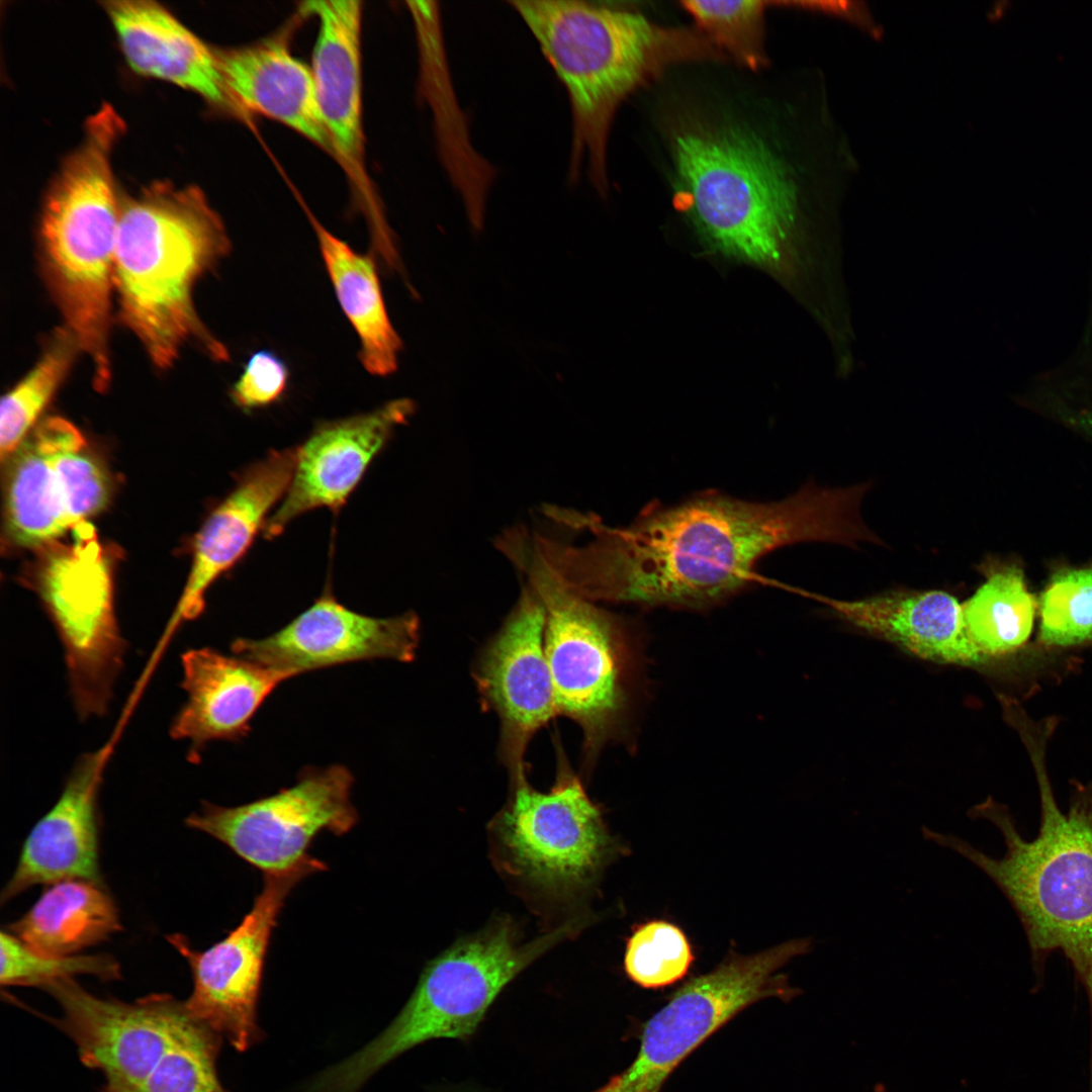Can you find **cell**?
Wrapping results in <instances>:
<instances>
[{"mask_svg": "<svg viewBox=\"0 0 1092 1092\" xmlns=\"http://www.w3.org/2000/svg\"><path fill=\"white\" fill-rule=\"evenodd\" d=\"M871 487L807 483L765 503L710 490L672 506L652 504L625 527L587 514L586 542L540 534L535 547L569 590L590 602L704 611L747 588L757 563L781 547L883 545L860 514Z\"/></svg>", "mask_w": 1092, "mask_h": 1092, "instance_id": "cell-2", "label": "cell"}, {"mask_svg": "<svg viewBox=\"0 0 1092 1092\" xmlns=\"http://www.w3.org/2000/svg\"><path fill=\"white\" fill-rule=\"evenodd\" d=\"M230 251L221 218L196 186L155 182L121 201L113 289L123 324L156 366L172 365L191 341L229 360L200 321L193 290Z\"/></svg>", "mask_w": 1092, "mask_h": 1092, "instance_id": "cell-5", "label": "cell"}, {"mask_svg": "<svg viewBox=\"0 0 1092 1092\" xmlns=\"http://www.w3.org/2000/svg\"><path fill=\"white\" fill-rule=\"evenodd\" d=\"M1035 647L1067 651L1092 644V568L1052 576L1037 599Z\"/></svg>", "mask_w": 1092, "mask_h": 1092, "instance_id": "cell-31", "label": "cell"}, {"mask_svg": "<svg viewBox=\"0 0 1092 1092\" xmlns=\"http://www.w3.org/2000/svg\"><path fill=\"white\" fill-rule=\"evenodd\" d=\"M310 221L338 301L360 341L361 363L372 375L392 374L402 343L386 310L373 257L354 251L311 215Z\"/></svg>", "mask_w": 1092, "mask_h": 1092, "instance_id": "cell-25", "label": "cell"}, {"mask_svg": "<svg viewBox=\"0 0 1092 1092\" xmlns=\"http://www.w3.org/2000/svg\"><path fill=\"white\" fill-rule=\"evenodd\" d=\"M694 26L733 65L760 72L768 68L765 49V11L770 1L680 2Z\"/></svg>", "mask_w": 1092, "mask_h": 1092, "instance_id": "cell-29", "label": "cell"}, {"mask_svg": "<svg viewBox=\"0 0 1092 1092\" xmlns=\"http://www.w3.org/2000/svg\"><path fill=\"white\" fill-rule=\"evenodd\" d=\"M74 336L66 329L57 332L32 369L2 398L0 454L9 458L25 441L79 351Z\"/></svg>", "mask_w": 1092, "mask_h": 1092, "instance_id": "cell-30", "label": "cell"}, {"mask_svg": "<svg viewBox=\"0 0 1092 1092\" xmlns=\"http://www.w3.org/2000/svg\"><path fill=\"white\" fill-rule=\"evenodd\" d=\"M810 596L846 623L921 659L984 662L966 634L962 604L944 590L893 589L849 601Z\"/></svg>", "mask_w": 1092, "mask_h": 1092, "instance_id": "cell-21", "label": "cell"}, {"mask_svg": "<svg viewBox=\"0 0 1092 1092\" xmlns=\"http://www.w3.org/2000/svg\"><path fill=\"white\" fill-rule=\"evenodd\" d=\"M120 136L118 126L107 119L86 123L81 144L49 188L40 218L50 289L65 328L92 364L99 391L111 380L108 333L121 206L111 158Z\"/></svg>", "mask_w": 1092, "mask_h": 1092, "instance_id": "cell-6", "label": "cell"}, {"mask_svg": "<svg viewBox=\"0 0 1092 1092\" xmlns=\"http://www.w3.org/2000/svg\"><path fill=\"white\" fill-rule=\"evenodd\" d=\"M3 986H36L76 975H93L102 980L120 978V966L109 954L47 957L29 949L8 931L0 934Z\"/></svg>", "mask_w": 1092, "mask_h": 1092, "instance_id": "cell-34", "label": "cell"}, {"mask_svg": "<svg viewBox=\"0 0 1092 1092\" xmlns=\"http://www.w3.org/2000/svg\"><path fill=\"white\" fill-rule=\"evenodd\" d=\"M419 641L420 620L415 613L388 618L366 616L342 605L326 589L282 629L262 639H236L231 650L291 678L361 660L410 662Z\"/></svg>", "mask_w": 1092, "mask_h": 1092, "instance_id": "cell-16", "label": "cell"}, {"mask_svg": "<svg viewBox=\"0 0 1092 1092\" xmlns=\"http://www.w3.org/2000/svg\"><path fill=\"white\" fill-rule=\"evenodd\" d=\"M545 622L543 603L526 582L475 670L483 704L500 722V757L511 778L526 774L531 738L557 715L545 654Z\"/></svg>", "mask_w": 1092, "mask_h": 1092, "instance_id": "cell-15", "label": "cell"}, {"mask_svg": "<svg viewBox=\"0 0 1092 1092\" xmlns=\"http://www.w3.org/2000/svg\"><path fill=\"white\" fill-rule=\"evenodd\" d=\"M984 582L962 604L966 634L984 662L1011 655L1032 634L1037 599L1015 565L985 561Z\"/></svg>", "mask_w": 1092, "mask_h": 1092, "instance_id": "cell-28", "label": "cell"}, {"mask_svg": "<svg viewBox=\"0 0 1092 1092\" xmlns=\"http://www.w3.org/2000/svg\"><path fill=\"white\" fill-rule=\"evenodd\" d=\"M301 9L318 20L312 75L318 108L333 150L349 170L363 166L361 28L358 0L306 1Z\"/></svg>", "mask_w": 1092, "mask_h": 1092, "instance_id": "cell-22", "label": "cell"}, {"mask_svg": "<svg viewBox=\"0 0 1092 1092\" xmlns=\"http://www.w3.org/2000/svg\"><path fill=\"white\" fill-rule=\"evenodd\" d=\"M693 961L684 931L667 921L652 920L638 925L628 938L624 969L638 986L659 989L682 979Z\"/></svg>", "mask_w": 1092, "mask_h": 1092, "instance_id": "cell-32", "label": "cell"}, {"mask_svg": "<svg viewBox=\"0 0 1092 1092\" xmlns=\"http://www.w3.org/2000/svg\"><path fill=\"white\" fill-rule=\"evenodd\" d=\"M510 4L564 85L572 114L570 173L583 160L594 186L608 188L607 153L621 104L671 68L727 59L695 26L660 24L639 11L577 0Z\"/></svg>", "mask_w": 1092, "mask_h": 1092, "instance_id": "cell-4", "label": "cell"}, {"mask_svg": "<svg viewBox=\"0 0 1092 1092\" xmlns=\"http://www.w3.org/2000/svg\"><path fill=\"white\" fill-rule=\"evenodd\" d=\"M221 1036L198 1024L128 1092H225L216 1072Z\"/></svg>", "mask_w": 1092, "mask_h": 1092, "instance_id": "cell-33", "label": "cell"}, {"mask_svg": "<svg viewBox=\"0 0 1092 1092\" xmlns=\"http://www.w3.org/2000/svg\"><path fill=\"white\" fill-rule=\"evenodd\" d=\"M806 953L805 939H790L753 954H730L685 983L643 1025L633 1063L599 1092H659L692 1052L746 1007L765 998L797 997L801 990L780 971Z\"/></svg>", "mask_w": 1092, "mask_h": 1092, "instance_id": "cell-11", "label": "cell"}, {"mask_svg": "<svg viewBox=\"0 0 1092 1092\" xmlns=\"http://www.w3.org/2000/svg\"><path fill=\"white\" fill-rule=\"evenodd\" d=\"M572 929L565 924L523 943L516 924L500 917L459 940L426 966L411 998L386 1029L323 1071L306 1092H357L383 1066L420 1043L469 1036L502 990Z\"/></svg>", "mask_w": 1092, "mask_h": 1092, "instance_id": "cell-8", "label": "cell"}, {"mask_svg": "<svg viewBox=\"0 0 1092 1092\" xmlns=\"http://www.w3.org/2000/svg\"><path fill=\"white\" fill-rule=\"evenodd\" d=\"M353 783L350 770L340 764L306 768L293 786L244 805L203 802L185 823L222 842L263 874L280 873L306 860L320 833L342 836L357 824Z\"/></svg>", "mask_w": 1092, "mask_h": 1092, "instance_id": "cell-12", "label": "cell"}, {"mask_svg": "<svg viewBox=\"0 0 1092 1092\" xmlns=\"http://www.w3.org/2000/svg\"><path fill=\"white\" fill-rule=\"evenodd\" d=\"M124 723L120 720L105 743L76 759L56 804L25 839L2 903L36 885L67 880L100 884L98 798Z\"/></svg>", "mask_w": 1092, "mask_h": 1092, "instance_id": "cell-18", "label": "cell"}, {"mask_svg": "<svg viewBox=\"0 0 1092 1092\" xmlns=\"http://www.w3.org/2000/svg\"><path fill=\"white\" fill-rule=\"evenodd\" d=\"M217 55L232 109L268 116L334 152L318 108L312 70L283 40L269 39Z\"/></svg>", "mask_w": 1092, "mask_h": 1092, "instance_id": "cell-24", "label": "cell"}, {"mask_svg": "<svg viewBox=\"0 0 1092 1092\" xmlns=\"http://www.w3.org/2000/svg\"><path fill=\"white\" fill-rule=\"evenodd\" d=\"M59 1004L55 1024L77 1048L81 1062L100 1071L99 1092H128L139 1086L198 1024L185 1001L153 994L124 1002L97 997L73 978L42 987Z\"/></svg>", "mask_w": 1092, "mask_h": 1092, "instance_id": "cell-14", "label": "cell"}, {"mask_svg": "<svg viewBox=\"0 0 1092 1092\" xmlns=\"http://www.w3.org/2000/svg\"><path fill=\"white\" fill-rule=\"evenodd\" d=\"M414 410L411 399L399 398L370 413L320 423L297 447L291 482L265 525L264 538H276L291 521L314 509L338 512Z\"/></svg>", "mask_w": 1092, "mask_h": 1092, "instance_id": "cell-17", "label": "cell"}, {"mask_svg": "<svg viewBox=\"0 0 1092 1092\" xmlns=\"http://www.w3.org/2000/svg\"><path fill=\"white\" fill-rule=\"evenodd\" d=\"M181 666L180 687L186 700L171 722L170 736L187 741L188 760L193 763L209 742L246 736L266 698L289 679L283 672L210 647L185 651Z\"/></svg>", "mask_w": 1092, "mask_h": 1092, "instance_id": "cell-20", "label": "cell"}, {"mask_svg": "<svg viewBox=\"0 0 1092 1092\" xmlns=\"http://www.w3.org/2000/svg\"><path fill=\"white\" fill-rule=\"evenodd\" d=\"M5 529L17 547L48 545L74 526L48 441L37 427L8 458Z\"/></svg>", "mask_w": 1092, "mask_h": 1092, "instance_id": "cell-27", "label": "cell"}, {"mask_svg": "<svg viewBox=\"0 0 1092 1092\" xmlns=\"http://www.w3.org/2000/svg\"><path fill=\"white\" fill-rule=\"evenodd\" d=\"M490 834L499 868L556 900L587 887L612 846L600 808L563 755L547 792L534 789L527 774L512 778L509 801L493 818Z\"/></svg>", "mask_w": 1092, "mask_h": 1092, "instance_id": "cell-9", "label": "cell"}, {"mask_svg": "<svg viewBox=\"0 0 1092 1092\" xmlns=\"http://www.w3.org/2000/svg\"><path fill=\"white\" fill-rule=\"evenodd\" d=\"M288 379L285 362L269 350H259L247 360L231 389V397L245 412L266 407L282 397Z\"/></svg>", "mask_w": 1092, "mask_h": 1092, "instance_id": "cell-35", "label": "cell"}, {"mask_svg": "<svg viewBox=\"0 0 1092 1092\" xmlns=\"http://www.w3.org/2000/svg\"><path fill=\"white\" fill-rule=\"evenodd\" d=\"M1058 723L1054 716L1034 720L1026 711L1010 720L1037 783L1040 822L1035 838L1024 839L1008 808L991 797L968 814L997 827L1006 846L1001 858L956 835L926 826L921 831L925 840L953 850L979 868L1005 895L1025 932L1038 982L1048 957L1057 950L1065 956L1086 991L1092 1023V782H1076L1068 812L1060 809L1045 759Z\"/></svg>", "mask_w": 1092, "mask_h": 1092, "instance_id": "cell-3", "label": "cell"}, {"mask_svg": "<svg viewBox=\"0 0 1092 1092\" xmlns=\"http://www.w3.org/2000/svg\"><path fill=\"white\" fill-rule=\"evenodd\" d=\"M74 542L48 549L33 585L64 650L70 696L81 720L104 716L127 642L115 615L110 557L87 523Z\"/></svg>", "mask_w": 1092, "mask_h": 1092, "instance_id": "cell-10", "label": "cell"}, {"mask_svg": "<svg viewBox=\"0 0 1092 1092\" xmlns=\"http://www.w3.org/2000/svg\"><path fill=\"white\" fill-rule=\"evenodd\" d=\"M121 929L117 908L100 884L67 880L51 885L8 932L32 951L71 957Z\"/></svg>", "mask_w": 1092, "mask_h": 1092, "instance_id": "cell-26", "label": "cell"}, {"mask_svg": "<svg viewBox=\"0 0 1092 1092\" xmlns=\"http://www.w3.org/2000/svg\"><path fill=\"white\" fill-rule=\"evenodd\" d=\"M653 85L652 123L675 209L712 251L769 266L808 199L843 196L856 163L817 72L782 88L743 70Z\"/></svg>", "mask_w": 1092, "mask_h": 1092, "instance_id": "cell-1", "label": "cell"}, {"mask_svg": "<svg viewBox=\"0 0 1092 1092\" xmlns=\"http://www.w3.org/2000/svg\"><path fill=\"white\" fill-rule=\"evenodd\" d=\"M541 599L545 654L558 715L582 730L590 764L623 730L638 674L636 649L623 620L569 590L534 549L524 527L495 540Z\"/></svg>", "mask_w": 1092, "mask_h": 1092, "instance_id": "cell-7", "label": "cell"}, {"mask_svg": "<svg viewBox=\"0 0 1092 1092\" xmlns=\"http://www.w3.org/2000/svg\"><path fill=\"white\" fill-rule=\"evenodd\" d=\"M775 3L781 6H789L802 9L818 10L823 12H830L834 15H840L846 17L850 22L856 23L859 27L876 35L878 32L876 24L873 22L872 16L867 8L860 7L861 2L853 1H778Z\"/></svg>", "mask_w": 1092, "mask_h": 1092, "instance_id": "cell-36", "label": "cell"}, {"mask_svg": "<svg viewBox=\"0 0 1092 1092\" xmlns=\"http://www.w3.org/2000/svg\"><path fill=\"white\" fill-rule=\"evenodd\" d=\"M326 870L324 861L310 855L290 870L264 874L263 887L251 910L222 939L204 950L193 949L182 934L168 936L191 969L193 989L185 1001L188 1010L226 1037L239 1052L249 1049L260 1036L257 1004L270 939L281 910L298 883Z\"/></svg>", "mask_w": 1092, "mask_h": 1092, "instance_id": "cell-13", "label": "cell"}, {"mask_svg": "<svg viewBox=\"0 0 1092 1092\" xmlns=\"http://www.w3.org/2000/svg\"><path fill=\"white\" fill-rule=\"evenodd\" d=\"M297 447L271 450L246 467L234 488L210 512L193 545L192 564L185 587L158 648H164L175 630L204 610L211 584L248 552L264 530L272 509L280 504L291 482Z\"/></svg>", "mask_w": 1092, "mask_h": 1092, "instance_id": "cell-19", "label": "cell"}, {"mask_svg": "<svg viewBox=\"0 0 1092 1092\" xmlns=\"http://www.w3.org/2000/svg\"><path fill=\"white\" fill-rule=\"evenodd\" d=\"M872 1092H887V1089L883 1084H878L874 1087Z\"/></svg>", "mask_w": 1092, "mask_h": 1092, "instance_id": "cell-37", "label": "cell"}, {"mask_svg": "<svg viewBox=\"0 0 1092 1092\" xmlns=\"http://www.w3.org/2000/svg\"><path fill=\"white\" fill-rule=\"evenodd\" d=\"M128 66L136 73L190 90L232 109L217 51L210 49L166 8L153 1L103 4Z\"/></svg>", "mask_w": 1092, "mask_h": 1092, "instance_id": "cell-23", "label": "cell"}]
</instances>
